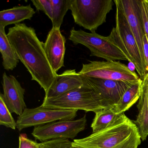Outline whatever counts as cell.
I'll use <instances>...</instances> for the list:
<instances>
[{
	"mask_svg": "<svg viewBox=\"0 0 148 148\" xmlns=\"http://www.w3.org/2000/svg\"><path fill=\"white\" fill-rule=\"evenodd\" d=\"M7 35L19 59L31 74L32 80L36 81L47 92L58 74L52 68L44 43L37 37L35 29L20 23L9 28Z\"/></svg>",
	"mask_w": 148,
	"mask_h": 148,
	"instance_id": "obj_1",
	"label": "cell"
},
{
	"mask_svg": "<svg viewBox=\"0 0 148 148\" xmlns=\"http://www.w3.org/2000/svg\"><path fill=\"white\" fill-rule=\"evenodd\" d=\"M141 143L137 127L127 116L110 127L72 142L73 146L78 148H138Z\"/></svg>",
	"mask_w": 148,
	"mask_h": 148,
	"instance_id": "obj_2",
	"label": "cell"
},
{
	"mask_svg": "<svg viewBox=\"0 0 148 148\" xmlns=\"http://www.w3.org/2000/svg\"><path fill=\"white\" fill-rule=\"evenodd\" d=\"M114 2L116 7V27L112 28L108 37L112 43L122 51L127 60L135 65L140 78L143 80L148 73L142 61L136 41L119 0H115Z\"/></svg>",
	"mask_w": 148,
	"mask_h": 148,
	"instance_id": "obj_3",
	"label": "cell"
},
{
	"mask_svg": "<svg viewBox=\"0 0 148 148\" xmlns=\"http://www.w3.org/2000/svg\"><path fill=\"white\" fill-rule=\"evenodd\" d=\"M41 106L51 109L80 110L95 113L105 108L101 96L89 84L56 97L44 99Z\"/></svg>",
	"mask_w": 148,
	"mask_h": 148,
	"instance_id": "obj_4",
	"label": "cell"
},
{
	"mask_svg": "<svg viewBox=\"0 0 148 148\" xmlns=\"http://www.w3.org/2000/svg\"><path fill=\"white\" fill-rule=\"evenodd\" d=\"M114 3L112 0H72L70 10L75 23L92 33L106 23Z\"/></svg>",
	"mask_w": 148,
	"mask_h": 148,
	"instance_id": "obj_5",
	"label": "cell"
},
{
	"mask_svg": "<svg viewBox=\"0 0 148 148\" xmlns=\"http://www.w3.org/2000/svg\"><path fill=\"white\" fill-rule=\"evenodd\" d=\"M69 40L73 44L86 47L90 51V56L102 58L106 61L127 60L122 51L112 43L109 37H104L96 32L88 33L74 27L70 31Z\"/></svg>",
	"mask_w": 148,
	"mask_h": 148,
	"instance_id": "obj_6",
	"label": "cell"
},
{
	"mask_svg": "<svg viewBox=\"0 0 148 148\" xmlns=\"http://www.w3.org/2000/svg\"><path fill=\"white\" fill-rule=\"evenodd\" d=\"M78 73L84 77L118 80L131 84L140 79L136 72L131 71L127 66L119 61H90L83 64Z\"/></svg>",
	"mask_w": 148,
	"mask_h": 148,
	"instance_id": "obj_7",
	"label": "cell"
},
{
	"mask_svg": "<svg viewBox=\"0 0 148 148\" xmlns=\"http://www.w3.org/2000/svg\"><path fill=\"white\" fill-rule=\"evenodd\" d=\"M86 116L76 120H62L36 126L32 135L42 142L56 139H73L85 129Z\"/></svg>",
	"mask_w": 148,
	"mask_h": 148,
	"instance_id": "obj_8",
	"label": "cell"
},
{
	"mask_svg": "<svg viewBox=\"0 0 148 148\" xmlns=\"http://www.w3.org/2000/svg\"><path fill=\"white\" fill-rule=\"evenodd\" d=\"M77 110L51 109L40 106L26 108L17 119V128L19 131L32 126L44 125L56 121L72 120L77 116Z\"/></svg>",
	"mask_w": 148,
	"mask_h": 148,
	"instance_id": "obj_9",
	"label": "cell"
},
{
	"mask_svg": "<svg viewBox=\"0 0 148 148\" xmlns=\"http://www.w3.org/2000/svg\"><path fill=\"white\" fill-rule=\"evenodd\" d=\"M84 77L88 84L103 99L104 108L108 109H112L115 106L132 85L118 80Z\"/></svg>",
	"mask_w": 148,
	"mask_h": 148,
	"instance_id": "obj_10",
	"label": "cell"
},
{
	"mask_svg": "<svg viewBox=\"0 0 148 148\" xmlns=\"http://www.w3.org/2000/svg\"><path fill=\"white\" fill-rule=\"evenodd\" d=\"M119 1L136 39L142 61L145 66L143 52V40L145 33L139 4L140 0H119Z\"/></svg>",
	"mask_w": 148,
	"mask_h": 148,
	"instance_id": "obj_11",
	"label": "cell"
},
{
	"mask_svg": "<svg viewBox=\"0 0 148 148\" xmlns=\"http://www.w3.org/2000/svg\"><path fill=\"white\" fill-rule=\"evenodd\" d=\"M4 101L12 113L20 116L27 106L25 101V89L14 76L4 73L2 77Z\"/></svg>",
	"mask_w": 148,
	"mask_h": 148,
	"instance_id": "obj_12",
	"label": "cell"
},
{
	"mask_svg": "<svg viewBox=\"0 0 148 148\" xmlns=\"http://www.w3.org/2000/svg\"><path fill=\"white\" fill-rule=\"evenodd\" d=\"M65 43V38L60 28L52 27L44 43V48L52 68L56 73L64 66Z\"/></svg>",
	"mask_w": 148,
	"mask_h": 148,
	"instance_id": "obj_13",
	"label": "cell"
},
{
	"mask_svg": "<svg viewBox=\"0 0 148 148\" xmlns=\"http://www.w3.org/2000/svg\"><path fill=\"white\" fill-rule=\"evenodd\" d=\"M88 84L84 77L76 70H67L57 75L52 85L46 92L44 99L56 97Z\"/></svg>",
	"mask_w": 148,
	"mask_h": 148,
	"instance_id": "obj_14",
	"label": "cell"
},
{
	"mask_svg": "<svg viewBox=\"0 0 148 148\" xmlns=\"http://www.w3.org/2000/svg\"><path fill=\"white\" fill-rule=\"evenodd\" d=\"M148 79L146 75L143 80L141 96L137 108L138 113L136 120L133 121L138 129L141 139L145 141L148 136V99L147 96Z\"/></svg>",
	"mask_w": 148,
	"mask_h": 148,
	"instance_id": "obj_15",
	"label": "cell"
},
{
	"mask_svg": "<svg viewBox=\"0 0 148 148\" xmlns=\"http://www.w3.org/2000/svg\"><path fill=\"white\" fill-rule=\"evenodd\" d=\"M35 13L31 5L2 10L0 12V27H5L9 25L20 24L25 20H31Z\"/></svg>",
	"mask_w": 148,
	"mask_h": 148,
	"instance_id": "obj_16",
	"label": "cell"
},
{
	"mask_svg": "<svg viewBox=\"0 0 148 148\" xmlns=\"http://www.w3.org/2000/svg\"><path fill=\"white\" fill-rule=\"evenodd\" d=\"M0 51L4 69L8 71L15 69L20 60L8 38L5 27H0Z\"/></svg>",
	"mask_w": 148,
	"mask_h": 148,
	"instance_id": "obj_17",
	"label": "cell"
},
{
	"mask_svg": "<svg viewBox=\"0 0 148 148\" xmlns=\"http://www.w3.org/2000/svg\"><path fill=\"white\" fill-rule=\"evenodd\" d=\"M124 113L117 114L111 109L104 108L95 113L91 127L92 133L98 132L110 127L126 117Z\"/></svg>",
	"mask_w": 148,
	"mask_h": 148,
	"instance_id": "obj_18",
	"label": "cell"
},
{
	"mask_svg": "<svg viewBox=\"0 0 148 148\" xmlns=\"http://www.w3.org/2000/svg\"><path fill=\"white\" fill-rule=\"evenodd\" d=\"M143 80L140 79L127 89L119 102L112 110L117 114L124 113L139 99L141 96Z\"/></svg>",
	"mask_w": 148,
	"mask_h": 148,
	"instance_id": "obj_19",
	"label": "cell"
},
{
	"mask_svg": "<svg viewBox=\"0 0 148 148\" xmlns=\"http://www.w3.org/2000/svg\"><path fill=\"white\" fill-rule=\"evenodd\" d=\"M72 0H51L52 7V27L60 28L64 18L70 10Z\"/></svg>",
	"mask_w": 148,
	"mask_h": 148,
	"instance_id": "obj_20",
	"label": "cell"
},
{
	"mask_svg": "<svg viewBox=\"0 0 148 148\" xmlns=\"http://www.w3.org/2000/svg\"><path fill=\"white\" fill-rule=\"evenodd\" d=\"M0 124L15 130L17 123L6 104L2 93L0 95Z\"/></svg>",
	"mask_w": 148,
	"mask_h": 148,
	"instance_id": "obj_21",
	"label": "cell"
},
{
	"mask_svg": "<svg viewBox=\"0 0 148 148\" xmlns=\"http://www.w3.org/2000/svg\"><path fill=\"white\" fill-rule=\"evenodd\" d=\"M41 148H78L72 145L69 139H56L40 143Z\"/></svg>",
	"mask_w": 148,
	"mask_h": 148,
	"instance_id": "obj_22",
	"label": "cell"
},
{
	"mask_svg": "<svg viewBox=\"0 0 148 148\" xmlns=\"http://www.w3.org/2000/svg\"><path fill=\"white\" fill-rule=\"evenodd\" d=\"M37 11L44 12L47 17L52 19V7L51 0H34L32 1Z\"/></svg>",
	"mask_w": 148,
	"mask_h": 148,
	"instance_id": "obj_23",
	"label": "cell"
},
{
	"mask_svg": "<svg viewBox=\"0 0 148 148\" xmlns=\"http://www.w3.org/2000/svg\"><path fill=\"white\" fill-rule=\"evenodd\" d=\"M139 4L145 33L148 41V0H140Z\"/></svg>",
	"mask_w": 148,
	"mask_h": 148,
	"instance_id": "obj_24",
	"label": "cell"
},
{
	"mask_svg": "<svg viewBox=\"0 0 148 148\" xmlns=\"http://www.w3.org/2000/svg\"><path fill=\"white\" fill-rule=\"evenodd\" d=\"M19 148H41L40 143L31 140L26 134H21L19 137Z\"/></svg>",
	"mask_w": 148,
	"mask_h": 148,
	"instance_id": "obj_25",
	"label": "cell"
},
{
	"mask_svg": "<svg viewBox=\"0 0 148 148\" xmlns=\"http://www.w3.org/2000/svg\"><path fill=\"white\" fill-rule=\"evenodd\" d=\"M143 52L145 61V69L148 73V41L145 35L143 40Z\"/></svg>",
	"mask_w": 148,
	"mask_h": 148,
	"instance_id": "obj_26",
	"label": "cell"
},
{
	"mask_svg": "<svg viewBox=\"0 0 148 148\" xmlns=\"http://www.w3.org/2000/svg\"><path fill=\"white\" fill-rule=\"evenodd\" d=\"M127 66H128V68H129V70H130L133 73L136 72H135V70H136V67H135V65H134L133 63H132V62H129L128 65H127Z\"/></svg>",
	"mask_w": 148,
	"mask_h": 148,
	"instance_id": "obj_27",
	"label": "cell"
},
{
	"mask_svg": "<svg viewBox=\"0 0 148 148\" xmlns=\"http://www.w3.org/2000/svg\"><path fill=\"white\" fill-rule=\"evenodd\" d=\"M146 76L147 77V79H148V85H147V96H148V73L146 74Z\"/></svg>",
	"mask_w": 148,
	"mask_h": 148,
	"instance_id": "obj_28",
	"label": "cell"
}]
</instances>
